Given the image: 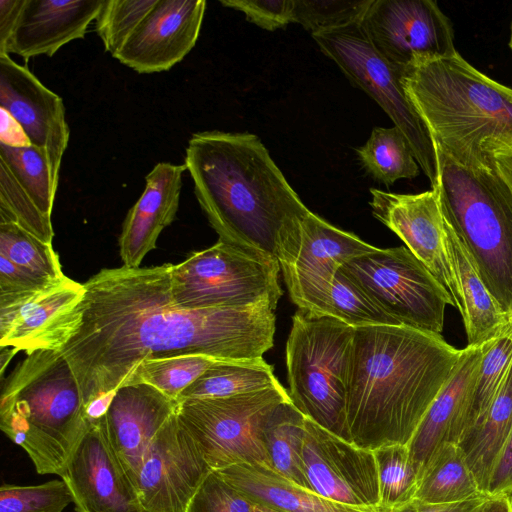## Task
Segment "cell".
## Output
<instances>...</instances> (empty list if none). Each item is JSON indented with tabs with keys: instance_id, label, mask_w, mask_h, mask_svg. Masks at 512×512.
Segmentation results:
<instances>
[{
	"instance_id": "9c48e42d",
	"label": "cell",
	"mask_w": 512,
	"mask_h": 512,
	"mask_svg": "<svg viewBox=\"0 0 512 512\" xmlns=\"http://www.w3.org/2000/svg\"><path fill=\"white\" fill-rule=\"evenodd\" d=\"M312 37L322 53L335 62L350 82L375 100L403 132L431 188H436L437 152L427 127L403 89L404 68L383 57L359 23L320 31Z\"/></svg>"
},
{
	"instance_id": "ba28073f",
	"label": "cell",
	"mask_w": 512,
	"mask_h": 512,
	"mask_svg": "<svg viewBox=\"0 0 512 512\" xmlns=\"http://www.w3.org/2000/svg\"><path fill=\"white\" fill-rule=\"evenodd\" d=\"M280 272L278 262L218 240L170 265V290L174 303L188 310L246 307L265 301L276 309L283 295Z\"/></svg>"
},
{
	"instance_id": "ffe728a7",
	"label": "cell",
	"mask_w": 512,
	"mask_h": 512,
	"mask_svg": "<svg viewBox=\"0 0 512 512\" xmlns=\"http://www.w3.org/2000/svg\"><path fill=\"white\" fill-rule=\"evenodd\" d=\"M0 107L21 125L32 145L46 152L58 185L70 136L61 97L44 86L26 66L0 54Z\"/></svg>"
},
{
	"instance_id": "f546056e",
	"label": "cell",
	"mask_w": 512,
	"mask_h": 512,
	"mask_svg": "<svg viewBox=\"0 0 512 512\" xmlns=\"http://www.w3.org/2000/svg\"><path fill=\"white\" fill-rule=\"evenodd\" d=\"M281 385L273 366L264 359L252 361H216L177 398H224Z\"/></svg>"
},
{
	"instance_id": "f1b7e54d",
	"label": "cell",
	"mask_w": 512,
	"mask_h": 512,
	"mask_svg": "<svg viewBox=\"0 0 512 512\" xmlns=\"http://www.w3.org/2000/svg\"><path fill=\"white\" fill-rule=\"evenodd\" d=\"M305 420L290 400L279 404L263 424L262 443L269 468L310 490L302 463Z\"/></svg>"
},
{
	"instance_id": "5bb4252c",
	"label": "cell",
	"mask_w": 512,
	"mask_h": 512,
	"mask_svg": "<svg viewBox=\"0 0 512 512\" xmlns=\"http://www.w3.org/2000/svg\"><path fill=\"white\" fill-rule=\"evenodd\" d=\"M302 463L312 492L340 504L377 511L379 483L373 451L334 435L306 417Z\"/></svg>"
},
{
	"instance_id": "7bdbcfd3",
	"label": "cell",
	"mask_w": 512,
	"mask_h": 512,
	"mask_svg": "<svg viewBox=\"0 0 512 512\" xmlns=\"http://www.w3.org/2000/svg\"><path fill=\"white\" fill-rule=\"evenodd\" d=\"M483 155L503 195L512 203V134L484 142Z\"/></svg>"
},
{
	"instance_id": "f35d334b",
	"label": "cell",
	"mask_w": 512,
	"mask_h": 512,
	"mask_svg": "<svg viewBox=\"0 0 512 512\" xmlns=\"http://www.w3.org/2000/svg\"><path fill=\"white\" fill-rule=\"evenodd\" d=\"M71 502L72 494L62 479L39 485L0 487V512H63Z\"/></svg>"
},
{
	"instance_id": "6da1fadb",
	"label": "cell",
	"mask_w": 512,
	"mask_h": 512,
	"mask_svg": "<svg viewBox=\"0 0 512 512\" xmlns=\"http://www.w3.org/2000/svg\"><path fill=\"white\" fill-rule=\"evenodd\" d=\"M170 265L105 268L84 283L81 322L58 350L78 382L85 411L109 405L146 360L203 355L218 361L263 359L276 330L268 302L188 310L170 290Z\"/></svg>"
},
{
	"instance_id": "d590c367",
	"label": "cell",
	"mask_w": 512,
	"mask_h": 512,
	"mask_svg": "<svg viewBox=\"0 0 512 512\" xmlns=\"http://www.w3.org/2000/svg\"><path fill=\"white\" fill-rule=\"evenodd\" d=\"M0 255L38 277L51 281L66 277L52 244L43 242L13 222L0 221Z\"/></svg>"
},
{
	"instance_id": "30bf717a",
	"label": "cell",
	"mask_w": 512,
	"mask_h": 512,
	"mask_svg": "<svg viewBox=\"0 0 512 512\" xmlns=\"http://www.w3.org/2000/svg\"><path fill=\"white\" fill-rule=\"evenodd\" d=\"M339 269L401 326L441 334L446 306L453 301L406 246L375 248Z\"/></svg>"
},
{
	"instance_id": "9a60e30c",
	"label": "cell",
	"mask_w": 512,
	"mask_h": 512,
	"mask_svg": "<svg viewBox=\"0 0 512 512\" xmlns=\"http://www.w3.org/2000/svg\"><path fill=\"white\" fill-rule=\"evenodd\" d=\"M211 471L176 411L148 447L136 478L143 512H185Z\"/></svg>"
},
{
	"instance_id": "277c9868",
	"label": "cell",
	"mask_w": 512,
	"mask_h": 512,
	"mask_svg": "<svg viewBox=\"0 0 512 512\" xmlns=\"http://www.w3.org/2000/svg\"><path fill=\"white\" fill-rule=\"evenodd\" d=\"M401 83L436 152L465 168L487 167L484 142L512 134V88L458 52L412 62L404 67Z\"/></svg>"
},
{
	"instance_id": "e575fe53",
	"label": "cell",
	"mask_w": 512,
	"mask_h": 512,
	"mask_svg": "<svg viewBox=\"0 0 512 512\" xmlns=\"http://www.w3.org/2000/svg\"><path fill=\"white\" fill-rule=\"evenodd\" d=\"M203 355H176L146 359L135 369L126 385L143 383L177 400L214 362Z\"/></svg>"
},
{
	"instance_id": "7a4b0ae2",
	"label": "cell",
	"mask_w": 512,
	"mask_h": 512,
	"mask_svg": "<svg viewBox=\"0 0 512 512\" xmlns=\"http://www.w3.org/2000/svg\"><path fill=\"white\" fill-rule=\"evenodd\" d=\"M184 164L219 240L276 261L280 268L295 256L302 223L311 211L257 135L196 132Z\"/></svg>"
},
{
	"instance_id": "7c38bea8",
	"label": "cell",
	"mask_w": 512,
	"mask_h": 512,
	"mask_svg": "<svg viewBox=\"0 0 512 512\" xmlns=\"http://www.w3.org/2000/svg\"><path fill=\"white\" fill-rule=\"evenodd\" d=\"M359 25L383 57L403 68L458 52L450 19L432 0H371Z\"/></svg>"
},
{
	"instance_id": "ac0fdd59",
	"label": "cell",
	"mask_w": 512,
	"mask_h": 512,
	"mask_svg": "<svg viewBox=\"0 0 512 512\" xmlns=\"http://www.w3.org/2000/svg\"><path fill=\"white\" fill-rule=\"evenodd\" d=\"M59 477L75 512H143L138 491L96 421L83 436Z\"/></svg>"
},
{
	"instance_id": "7dc6e473",
	"label": "cell",
	"mask_w": 512,
	"mask_h": 512,
	"mask_svg": "<svg viewBox=\"0 0 512 512\" xmlns=\"http://www.w3.org/2000/svg\"><path fill=\"white\" fill-rule=\"evenodd\" d=\"M0 143L11 147L32 145L21 125L0 107Z\"/></svg>"
},
{
	"instance_id": "d4e9b609",
	"label": "cell",
	"mask_w": 512,
	"mask_h": 512,
	"mask_svg": "<svg viewBox=\"0 0 512 512\" xmlns=\"http://www.w3.org/2000/svg\"><path fill=\"white\" fill-rule=\"evenodd\" d=\"M444 219V217H443ZM445 239L458 283L467 345H479L496 337L512 321L486 287L468 249L444 219Z\"/></svg>"
},
{
	"instance_id": "2e32d148",
	"label": "cell",
	"mask_w": 512,
	"mask_h": 512,
	"mask_svg": "<svg viewBox=\"0 0 512 512\" xmlns=\"http://www.w3.org/2000/svg\"><path fill=\"white\" fill-rule=\"evenodd\" d=\"M373 216L393 231L449 293L459 311V289L445 239L437 188L400 194L370 189Z\"/></svg>"
},
{
	"instance_id": "4fadbf2b",
	"label": "cell",
	"mask_w": 512,
	"mask_h": 512,
	"mask_svg": "<svg viewBox=\"0 0 512 512\" xmlns=\"http://www.w3.org/2000/svg\"><path fill=\"white\" fill-rule=\"evenodd\" d=\"M84 297V283L67 276L35 292L0 295V347L26 355L60 350L81 322Z\"/></svg>"
},
{
	"instance_id": "5b68a950",
	"label": "cell",
	"mask_w": 512,
	"mask_h": 512,
	"mask_svg": "<svg viewBox=\"0 0 512 512\" xmlns=\"http://www.w3.org/2000/svg\"><path fill=\"white\" fill-rule=\"evenodd\" d=\"M92 425L74 373L58 350L26 355L2 388L0 428L40 475L59 476Z\"/></svg>"
},
{
	"instance_id": "603a6c76",
	"label": "cell",
	"mask_w": 512,
	"mask_h": 512,
	"mask_svg": "<svg viewBox=\"0 0 512 512\" xmlns=\"http://www.w3.org/2000/svg\"><path fill=\"white\" fill-rule=\"evenodd\" d=\"M105 0H26L17 24L0 54H17L26 61L52 57L62 46L82 39L98 17Z\"/></svg>"
},
{
	"instance_id": "f907efd6",
	"label": "cell",
	"mask_w": 512,
	"mask_h": 512,
	"mask_svg": "<svg viewBox=\"0 0 512 512\" xmlns=\"http://www.w3.org/2000/svg\"><path fill=\"white\" fill-rule=\"evenodd\" d=\"M252 512H280V511L270 508L268 506L253 502Z\"/></svg>"
},
{
	"instance_id": "cb8c5ba5",
	"label": "cell",
	"mask_w": 512,
	"mask_h": 512,
	"mask_svg": "<svg viewBox=\"0 0 512 512\" xmlns=\"http://www.w3.org/2000/svg\"><path fill=\"white\" fill-rule=\"evenodd\" d=\"M185 170V164L160 162L146 176L144 191L128 211L119 236L123 266L140 267L160 233L174 221Z\"/></svg>"
},
{
	"instance_id": "816d5d0a",
	"label": "cell",
	"mask_w": 512,
	"mask_h": 512,
	"mask_svg": "<svg viewBox=\"0 0 512 512\" xmlns=\"http://www.w3.org/2000/svg\"><path fill=\"white\" fill-rule=\"evenodd\" d=\"M509 47L512 51V24H511V34H510V40H509Z\"/></svg>"
},
{
	"instance_id": "836d02e7",
	"label": "cell",
	"mask_w": 512,
	"mask_h": 512,
	"mask_svg": "<svg viewBox=\"0 0 512 512\" xmlns=\"http://www.w3.org/2000/svg\"><path fill=\"white\" fill-rule=\"evenodd\" d=\"M511 362L512 321L500 334L489 341L483 354L471 395L467 427L462 439L486 414L504 381Z\"/></svg>"
},
{
	"instance_id": "b9f144b4",
	"label": "cell",
	"mask_w": 512,
	"mask_h": 512,
	"mask_svg": "<svg viewBox=\"0 0 512 512\" xmlns=\"http://www.w3.org/2000/svg\"><path fill=\"white\" fill-rule=\"evenodd\" d=\"M260 28L275 31L293 23L294 0H220Z\"/></svg>"
},
{
	"instance_id": "1f68e13d",
	"label": "cell",
	"mask_w": 512,
	"mask_h": 512,
	"mask_svg": "<svg viewBox=\"0 0 512 512\" xmlns=\"http://www.w3.org/2000/svg\"><path fill=\"white\" fill-rule=\"evenodd\" d=\"M0 169L11 176L45 217L51 219L58 185L43 149L34 145L11 147L0 143Z\"/></svg>"
},
{
	"instance_id": "60d3db41",
	"label": "cell",
	"mask_w": 512,
	"mask_h": 512,
	"mask_svg": "<svg viewBox=\"0 0 512 512\" xmlns=\"http://www.w3.org/2000/svg\"><path fill=\"white\" fill-rule=\"evenodd\" d=\"M253 502L211 471L192 497L185 512H252Z\"/></svg>"
},
{
	"instance_id": "3957f363",
	"label": "cell",
	"mask_w": 512,
	"mask_h": 512,
	"mask_svg": "<svg viewBox=\"0 0 512 512\" xmlns=\"http://www.w3.org/2000/svg\"><path fill=\"white\" fill-rule=\"evenodd\" d=\"M461 354L441 334L396 325L354 328L346 399L352 443L370 451L408 445Z\"/></svg>"
},
{
	"instance_id": "e0dca14e",
	"label": "cell",
	"mask_w": 512,
	"mask_h": 512,
	"mask_svg": "<svg viewBox=\"0 0 512 512\" xmlns=\"http://www.w3.org/2000/svg\"><path fill=\"white\" fill-rule=\"evenodd\" d=\"M375 248L310 212L302 223L297 253L280 268L291 301L298 309L322 315L338 268Z\"/></svg>"
},
{
	"instance_id": "d6a6232c",
	"label": "cell",
	"mask_w": 512,
	"mask_h": 512,
	"mask_svg": "<svg viewBox=\"0 0 512 512\" xmlns=\"http://www.w3.org/2000/svg\"><path fill=\"white\" fill-rule=\"evenodd\" d=\"M379 503L376 512H391L412 501L417 492L418 473L407 445H386L373 450Z\"/></svg>"
},
{
	"instance_id": "44dd1931",
	"label": "cell",
	"mask_w": 512,
	"mask_h": 512,
	"mask_svg": "<svg viewBox=\"0 0 512 512\" xmlns=\"http://www.w3.org/2000/svg\"><path fill=\"white\" fill-rule=\"evenodd\" d=\"M178 402L143 383L119 388L99 422L136 485L144 455L155 436L176 413Z\"/></svg>"
},
{
	"instance_id": "484cf974",
	"label": "cell",
	"mask_w": 512,
	"mask_h": 512,
	"mask_svg": "<svg viewBox=\"0 0 512 512\" xmlns=\"http://www.w3.org/2000/svg\"><path fill=\"white\" fill-rule=\"evenodd\" d=\"M216 472L252 502L280 512H370L323 498L262 464H236Z\"/></svg>"
},
{
	"instance_id": "bcb514c9",
	"label": "cell",
	"mask_w": 512,
	"mask_h": 512,
	"mask_svg": "<svg viewBox=\"0 0 512 512\" xmlns=\"http://www.w3.org/2000/svg\"><path fill=\"white\" fill-rule=\"evenodd\" d=\"M489 497L451 504H431L414 498L391 512H484Z\"/></svg>"
},
{
	"instance_id": "d6986e66",
	"label": "cell",
	"mask_w": 512,
	"mask_h": 512,
	"mask_svg": "<svg viewBox=\"0 0 512 512\" xmlns=\"http://www.w3.org/2000/svg\"><path fill=\"white\" fill-rule=\"evenodd\" d=\"M205 10V0H157L113 57L140 74L171 69L195 46Z\"/></svg>"
},
{
	"instance_id": "83f0119b",
	"label": "cell",
	"mask_w": 512,
	"mask_h": 512,
	"mask_svg": "<svg viewBox=\"0 0 512 512\" xmlns=\"http://www.w3.org/2000/svg\"><path fill=\"white\" fill-rule=\"evenodd\" d=\"M488 497L480 489L466 459L453 443L440 446L418 478L415 498L431 504H451Z\"/></svg>"
},
{
	"instance_id": "4316f807",
	"label": "cell",
	"mask_w": 512,
	"mask_h": 512,
	"mask_svg": "<svg viewBox=\"0 0 512 512\" xmlns=\"http://www.w3.org/2000/svg\"><path fill=\"white\" fill-rule=\"evenodd\" d=\"M511 433L512 362L486 414L458 443L480 489L486 495L492 469Z\"/></svg>"
},
{
	"instance_id": "681fc988",
	"label": "cell",
	"mask_w": 512,
	"mask_h": 512,
	"mask_svg": "<svg viewBox=\"0 0 512 512\" xmlns=\"http://www.w3.org/2000/svg\"><path fill=\"white\" fill-rule=\"evenodd\" d=\"M484 512H512V495L489 497Z\"/></svg>"
},
{
	"instance_id": "74e56055",
	"label": "cell",
	"mask_w": 512,
	"mask_h": 512,
	"mask_svg": "<svg viewBox=\"0 0 512 512\" xmlns=\"http://www.w3.org/2000/svg\"><path fill=\"white\" fill-rule=\"evenodd\" d=\"M157 0H105L96 31L112 57L131 36Z\"/></svg>"
},
{
	"instance_id": "ab89813d",
	"label": "cell",
	"mask_w": 512,
	"mask_h": 512,
	"mask_svg": "<svg viewBox=\"0 0 512 512\" xmlns=\"http://www.w3.org/2000/svg\"><path fill=\"white\" fill-rule=\"evenodd\" d=\"M371 0H294L293 23L311 34L360 23Z\"/></svg>"
},
{
	"instance_id": "52a82bcc",
	"label": "cell",
	"mask_w": 512,
	"mask_h": 512,
	"mask_svg": "<svg viewBox=\"0 0 512 512\" xmlns=\"http://www.w3.org/2000/svg\"><path fill=\"white\" fill-rule=\"evenodd\" d=\"M354 328L298 309L286 343L288 395L307 418L352 443L346 414Z\"/></svg>"
},
{
	"instance_id": "7402d4cb",
	"label": "cell",
	"mask_w": 512,
	"mask_h": 512,
	"mask_svg": "<svg viewBox=\"0 0 512 512\" xmlns=\"http://www.w3.org/2000/svg\"><path fill=\"white\" fill-rule=\"evenodd\" d=\"M489 341L479 345H467L462 349L452 375L432 402L408 443L418 478L440 446L446 443L458 445L464 436L473 387Z\"/></svg>"
},
{
	"instance_id": "8fae6325",
	"label": "cell",
	"mask_w": 512,
	"mask_h": 512,
	"mask_svg": "<svg viewBox=\"0 0 512 512\" xmlns=\"http://www.w3.org/2000/svg\"><path fill=\"white\" fill-rule=\"evenodd\" d=\"M282 385L224 398L178 402L177 417L213 471L236 464H262L267 456L262 427L269 414L289 401Z\"/></svg>"
},
{
	"instance_id": "f6af8a7d",
	"label": "cell",
	"mask_w": 512,
	"mask_h": 512,
	"mask_svg": "<svg viewBox=\"0 0 512 512\" xmlns=\"http://www.w3.org/2000/svg\"><path fill=\"white\" fill-rule=\"evenodd\" d=\"M486 493L489 497L512 495V433L492 469Z\"/></svg>"
},
{
	"instance_id": "8d00e7d4",
	"label": "cell",
	"mask_w": 512,
	"mask_h": 512,
	"mask_svg": "<svg viewBox=\"0 0 512 512\" xmlns=\"http://www.w3.org/2000/svg\"><path fill=\"white\" fill-rule=\"evenodd\" d=\"M322 315L334 317L353 328L401 326L370 300L339 268L331 282Z\"/></svg>"
},
{
	"instance_id": "ee69618b",
	"label": "cell",
	"mask_w": 512,
	"mask_h": 512,
	"mask_svg": "<svg viewBox=\"0 0 512 512\" xmlns=\"http://www.w3.org/2000/svg\"><path fill=\"white\" fill-rule=\"evenodd\" d=\"M56 282L59 281H51L38 277L30 271L15 265L6 257L0 255V295L31 293L41 290Z\"/></svg>"
},
{
	"instance_id": "c3c4849f",
	"label": "cell",
	"mask_w": 512,
	"mask_h": 512,
	"mask_svg": "<svg viewBox=\"0 0 512 512\" xmlns=\"http://www.w3.org/2000/svg\"><path fill=\"white\" fill-rule=\"evenodd\" d=\"M26 0H0V51L10 38Z\"/></svg>"
},
{
	"instance_id": "4dcf8cb0",
	"label": "cell",
	"mask_w": 512,
	"mask_h": 512,
	"mask_svg": "<svg viewBox=\"0 0 512 512\" xmlns=\"http://www.w3.org/2000/svg\"><path fill=\"white\" fill-rule=\"evenodd\" d=\"M356 152L364 170L386 186L419 175L420 167L410 144L396 126L373 128L366 143Z\"/></svg>"
},
{
	"instance_id": "8992f818",
	"label": "cell",
	"mask_w": 512,
	"mask_h": 512,
	"mask_svg": "<svg viewBox=\"0 0 512 512\" xmlns=\"http://www.w3.org/2000/svg\"><path fill=\"white\" fill-rule=\"evenodd\" d=\"M440 206L502 311L512 319V203L487 165L465 168L437 152ZM488 164V163H487Z\"/></svg>"
}]
</instances>
